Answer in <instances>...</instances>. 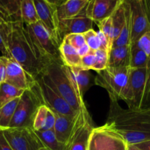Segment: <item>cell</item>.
Returning <instances> with one entry per match:
<instances>
[{
	"instance_id": "cell-1",
	"label": "cell",
	"mask_w": 150,
	"mask_h": 150,
	"mask_svg": "<svg viewBox=\"0 0 150 150\" xmlns=\"http://www.w3.org/2000/svg\"><path fill=\"white\" fill-rule=\"evenodd\" d=\"M4 40L9 53V58L18 63L35 79L40 76L49 62L40 55L32 42L26 25L21 19L1 23Z\"/></svg>"
},
{
	"instance_id": "cell-2",
	"label": "cell",
	"mask_w": 150,
	"mask_h": 150,
	"mask_svg": "<svg viewBox=\"0 0 150 150\" xmlns=\"http://www.w3.org/2000/svg\"><path fill=\"white\" fill-rule=\"evenodd\" d=\"M105 124L123 138L127 144H137L150 140V108L133 109L120 106L119 101L110 100Z\"/></svg>"
},
{
	"instance_id": "cell-3",
	"label": "cell",
	"mask_w": 150,
	"mask_h": 150,
	"mask_svg": "<svg viewBox=\"0 0 150 150\" xmlns=\"http://www.w3.org/2000/svg\"><path fill=\"white\" fill-rule=\"evenodd\" d=\"M129 67H107L98 73L94 79V83L101 86L108 92L110 100H123L127 104L131 102Z\"/></svg>"
},
{
	"instance_id": "cell-4",
	"label": "cell",
	"mask_w": 150,
	"mask_h": 150,
	"mask_svg": "<svg viewBox=\"0 0 150 150\" xmlns=\"http://www.w3.org/2000/svg\"><path fill=\"white\" fill-rule=\"evenodd\" d=\"M43 73L49 78L59 93L76 113L86 109L83 99L79 96L75 89L62 63L51 62Z\"/></svg>"
},
{
	"instance_id": "cell-5",
	"label": "cell",
	"mask_w": 150,
	"mask_h": 150,
	"mask_svg": "<svg viewBox=\"0 0 150 150\" xmlns=\"http://www.w3.org/2000/svg\"><path fill=\"white\" fill-rule=\"evenodd\" d=\"M43 105L35 89L25 90L18 103L8 128H32L34 118L38 108Z\"/></svg>"
},
{
	"instance_id": "cell-6",
	"label": "cell",
	"mask_w": 150,
	"mask_h": 150,
	"mask_svg": "<svg viewBox=\"0 0 150 150\" xmlns=\"http://www.w3.org/2000/svg\"><path fill=\"white\" fill-rule=\"evenodd\" d=\"M35 89L42 104L56 114L70 117H74L78 114L59 93L49 78L44 73L36 79Z\"/></svg>"
},
{
	"instance_id": "cell-7",
	"label": "cell",
	"mask_w": 150,
	"mask_h": 150,
	"mask_svg": "<svg viewBox=\"0 0 150 150\" xmlns=\"http://www.w3.org/2000/svg\"><path fill=\"white\" fill-rule=\"evenodd\" d=\"M131 102L129 108L146 109L150 108V64L144 68L130 70Z\"/></svg>"
},
{
	"instance_id": "cell-8",
	"label": "cell",
	"mask_w": 150,
	"mask_h": 150,
	"mask_svg": "<svg viewBox=\"0 0 150 150\" xmlns=\"http://www.w3.org/2000/svg\"><path fill=\"white\" fill-rule=\"evenodd\" d=\"M26 28L37 49L45 59L49 62L62 63L59 51L60 45L40 22L26 25Z\"/></svg>"
},
{
	"instance_id": "cell-9",
	"label": "cell",
	"mask_w": 150,
	"mask_h": 150,
	"mask_svg": "<svg viewBox=\"0 0 150 150\" xmlns=\"http://www.w3.org/2000/svg\"><path fill=\"white\" fill-rule=\"evenodd\" d=\"M130 8V44L150 31V0H125Z\"/></svg>"
},
{
	"instance_id": "cell-10",
	"label": "cell",
	"mask_w": 150,
	"mask_h": 150,
	"mask_svg": "<svg viewBox=\"0 0 150 150\" xmlns=\"http://www.w3.org/2000/svg\"><path fill=\"white\" fill-rule=\"evenodd\" d=\"M127 143L106 124L92 130L86 150H126Z\"/></svg>"
},
{
	"instance_id": "cell-11",
	"label": "cell",
	"mask_w": 150,
	"mask_h": 150,
	"mask_svg": "<svg viewBox=\"0 0 150 150\" xmlns=\"http://www.w3.org/2000/svg\"><path fill=\"white\" fill-rule=\"evenodd\" d=\"M95 127L87 108L79 112L76 123L64 150H86L89 136Z\"/></svg>"
},
{
	"instance_id": "cell-12",
	"label": "cell",
	"mask_w": 150,
	"mask_h": 150,
	"mask_svg": "<svg viewBox=\"0 0 150 150\" xmlns=\"http://www.w3.org/2000/svg\"><path fill=\"white\" fill-rule=\"evenodd\" d=\"M2 131L13 150H40L44 147L32 128H7Z\"/></svg>"
},
{
	"instance_id": "cell-13",
	"label": "cell",
	"mask_w": 150,
	"mask_h": 150,
	"mask_svg": "<svg viewBox=\"0 0 150 150\" xmlns=\"http://www.w3.org/2000/svg\"><path fill=\"white\" fill-rule=\"evenodd\" d=\"M6 67L5 82L23 90L32 89L36 83V79L29 75L20 64L13 59L1 56Z\"/></svg>"
},
{
	"instance_id": "cell-14",
	"label": "cell",
	"mask_w": 150,
	"mask_h": 150,
	"mask_svg": "<svg viewBox=\"0 0 150 150\" xmlns=\"http://www.w3.org/2000/svg\"><path fill=\"white\" fill-rule=\"evenodd\" d=\"M85 8L74 17L59 20L58 33L61 42L67 35L83 34L93 29L94 21L86 15Z\"/></svg>"
},
{
	"instance_id": "cell-15",
	"label": "cell",
	"mask_w": 150,
	"mask_h": 150,
	"mask_svg": "<svg viewBox=\"0 0 150 150\" xmlns=\"http://www.w3.org/2000/svg\"><path fill=\"white\" fill-rule=\"evenodd\" d=\"M34 4L39 21L60 45L62 42L58 33L59 18L57 16V7L50 4L45 0H34Z\"/></svg>"
},
{
	"instance_id": "cell-16",
	"label": "cell",
	"mask_w": 150,
	"mask_h": 150,
	"mask_svg": "<svg viewBox=\"0 0 150 150\" xmlns=\"http://www.w3.org/2000/svg\"><path fill=\"white\" fill-rule=\"evenodd\" d=\"M122 3L121 0H89L85 8L86 13L94 23H98L111 17Z\"/></svg>"
},
{
	"instance_id": "cell-17",
	"label": "cell",
	"mask_w": 150,
	"mask_h": 150,
	"mask_svg": "<svg viewBox=\"0 0 150 150\" xmlns=\"http://www.w3.org/2000/svg\"><path fill=\"white\" fill-rule=\"evenodd\" d=\"M64 67L78 94L83 99L85 92L92 86V82L94 83V81H92V74L89 70L80 67H70L66 65H64Z\"/></svg>"
},
{
	"instance_id": "cell-18",
	"label": "cell",
	"mask_w": 150,
	"mask_h": 150,
	"mask_svg": "<svg viewBox=\"0 0 150 150\" xmlns=\"http://www.w3.org/2000/svg\"><path fill=\"white\" fill-rule=\"evenodd\" d=\"M55 114V123H54V130L57 139L62 143L65 144L70 136L73 127L76 123L78 113L74 117L67 115Z\"/></svg>"
},
{
	"instance_id": "cell-19",
	"label": "cell",
	"mask_w": 150,
	"mask_h": 150,
	"mask_svg": "<svg viewBox=\"0 0 150 150\" xmlns=\"http://www.w3.org/2000/svg\"><path fill=\"white\" fill-rule=\"evenodd\" d=\"M55 114L45 105L38 108L34 118L32 129L35 131L53 130L55 123Z\"/></svg>"
},
{
	"instance_id": "cell-20",
	"label": "cell",
	"mask_w": 150,
	"mask_h": 150,
	"mask_svg": "<svg viewBox=\"0 0 150 150\" xmlns=\"http://www.w3.org/2000/svg\"><path fill=\"white\" fill-rule=\"evenodd\" d=\"M130 45L112 47L108 52V66L109 67H130Z\"/></svg>"
},
{
	"instance_id": "cell-21",
	"label": "cell",
	"mask_w": 150,
	"mask_h": 150,
	"mask_svg": "<svg viewBox=\"0 0 150 150\" xmlns=\"http://www.w3.org/2000/svg\"><path fill=\"white\" fill-rule=\"evenodd\" d=\"M89 1V0H68L61 6L57 7L59 20L77 16L85 8Z\"/></svg>"
},
{
	"instance_id": "cell-22",
	"label": "cell",
	"mask_w": 150,
	"mask_h": 150,
	"mask_svg": "<svg viewBox=\"0 0 150 150\" xmlns=\"http://www.w3.org/2000/svg\"><path fill=\"white\" fill-rule=\"evenodd\" d=\"M59 51L63 64L70 67H81V57L77 50L71 46L66 40H63L60 44Z\"/></svg>"
},
{
	"instance_id": "cell-23",
	"label": "cell",
	"mask_w": 150,
	"mask_h": 150,
	"mask_svg": "<svg viewBox=\"0 0 150 150\" xmlns=\"http://www.w3.org/2000/svg\"><path fill=\"white\" fill-rule=\"evenodd\" d=\"M21 0H0V17L5 21L20 19Z\"/></svg>"
},
{
	"instance_id": "cell-24",
	"label": "cell",
	"mask_w": 150,
	"mask_h": 150,
	"mask_svg": "<svg viewBox=\"0 0 150 150\" xmlns=\"http://www.w3.org/2000/svg\"><path fill=\"white\" fill-rule=\"evenodd\" d=\"M125 10V22L119 36L113 41L112 47L125 46L130 45V36H131V22H130V8L125 1H123ZM111 47V48H112Z\"/></svg>"
},
{
	"instance_id": "cell-25",
	"label": "cell",
	"mask_w": 150,
	"mask_h": 150,
	"mask_svg": "<svg viewBox=\"0 0 150 150\" xmlns=\"http://www.w3.org/2000/svg\"><path fill=\"white\" fill-rule=\"evenodd\" d=\"M150 64V59L144 51L138 45L137 42L130 44V68H144Z\"/></svg>"
},
{
	"instance_id": "cell-26",
	"label": "cell",
	"mask_w": 150,
	"mask_h": 150,
	"mask_svg": "<svg viewBox=\"0 0 150 150\" xmlns=\"http://www.w3.org/2000/svg\"><path fill=\"white\" fill-rule=\"evenodd\" d=\"M20 17L25 25H30L39 21L34 0H21L20 3Z\"/></svg>"
},
{
	"instance_id": "cell-27",
	"label": "cell",
	"mask_w": 150,
	"mask_h": 150,
	"mask_svg": "<svg viewBox=\"0 0 150 150\" xmlns=\"http://www.w3.org/2000/svg\"><path fill=\"white\" fill-rule=\"evenodd\" d=\"M35 133L43 144L44 147L49 150H64L65 144L57 139L53 130L35 131Z\"/></svg>"
},
{
	"instance_id": "cell-28",
	"label": "cell",
	"mask_w": 150,
	"mask_h": 150,
	"mask_svg": "<svg viewBox=\"0 0 150 150\" xmlns=\"http://www.w3.org/2000/svg\"><path fill=\"white\" fill-rule=\"evenodd\" d=\"M25 90L4 82L0 84V108L16 98H20Z\"/></svg>"
},
{
	"instance_id": "cell-29",
	"label": "cell",
	"mask_w": 150,
	"mask_h": 150,
	"mask_svg": "<svg viewBox=\"0 0 150 150\" xmlns=\"http://www.w3.org/2000/svg\"><path fill=\"white\" fill-rule=\"evenodd\" d=\"M18 100L19 98H16L0 108V130H4L9 127Z\"/></svg>"
},
{
	"instance_id": "cell-30",
	"label": "cell",
	"mask_w": 150,
	"mask_h": 150,
	"mask_svg": "<svg viewBox=\"0 0 150 150\" xmlns=\"http://www.w3.org/2000/svg\"><path fill=\"white\" fill-rule=\"evenodd\" d=\"M113 26V41L119 36L125 22V10L123 2L111 16Z\"/></svg>"
},
{
	"instance_id": "cell-31",
	"label": "cell",
	"mask_w": 150,
	"mask_h": 150,
	"mask_svg": "<svg viewBox=\"0 0 150 150\" xmlns=\"http://www.w3.org/2000/svg\"><path fill=\"white\" fill-rule=\"evenodd\" d=\"M95 62L92 67V70L96 71L97 73H100L105 70L108 66V51L102 48H99L95 51Z\"/></svg>"
},
{
	"instance_id": "cell-32",
	"label": "cell",
	"mask_w": 150,
	"mask_h": 150,
	"mask_svg": "<svg viewBox=\"0 0 150 150\" xmlns=\"http://www.w3.org/2000/svg\"><path fill=\"white\" fill-rule=\"evenodd\" d=\"M99 27V31L102 32L107 38L109 41L110 44L112 47L113 43V26H112V19L111 17L106 18L101 21L96 23Z\"/></svg>"
},
{
	"instance_id": "cell-33",
	"label": "cell",
	"mask_w": 150,
	"mask_h": 150,
	"mask_svg": "<svg viewBox=\"0 0 150 150\" xmlns=\"http://www.w3.org/2000/svg\"><path fill=\"white\" fill-rule=\"evenodd\" d=\"M84 37L85 42L86 45L89 46L91 51H96L100 48V42L98 38V32L94 30L93 29L87 31L83 34Z\"/></svg>"
},
{
	"instance_id": "cell-34",
	"label": "cell",
	"mask_w": 150,
	"mask_h": 150,
	"mask_svg": "<svg viewBox=\"0 0 150 150\" xmlns=\"http://www.w3.org/2000/svg\"><path fill=\"white\" fill-rule=\"evenodd\" d=\"M64 39L66 40L68 43L76 50H79L86 44L83 34H71L67 35Z\"/></svg>"
},
{
	"instance_id": "cell-35",
	"label": "cell",
	"mask_w": 150,
	"mask_h": 150,
	"mask_svg": "<svg viewBox=\"0 0 150 150\" xmlns=\"http://www.w3.org/2000/svg\"><path fill=\"white\" fill-rule=\"evenodd\" d=\"M95 62V51H90L86 55L83 56L81 59V67L85 70H92Z\"/></svg>"
},
{
	"instance_id": "cell-36",
	"label": "cell",
	"mask_w": 150,
	"mask_h": 150,
	"mask_svg": "<svg viewBox=\"0 0 150 150\" xmlns=\"http://www.w3.org/2000/svg\"><path fill=\"white\" fill-rule=\"evenodd\" d=\"M136 42L150 59V31L144 34Z\"/></svg>"
},
{
	"instance_id": "cell-37",
	"label": "cell",
	"mask_w": 150,
	"mask_h": 150,
	"mask_svg": "<svg viewBox=\"0 0 150 150\" xmlns=\"http://www.w3.org/2000/svg\"><path fill=\"white\" fill-rule=\"evenodd\" d=\"M0 51L2 54V56L9 58L8 50H7L5 40H4V35H3L2 30H1V24H0Z\"/></svg>"
},
{
	"instance_id": "cell-38",
	"label": "cell",
	"mask_w": 150,
	"mask_h": 150,
	"mask_svg": "<svg viewBox=\"0 0 150 150\" xmlns=\"http://www.w3.org/2000/svg\"><path fill=\"white\" fill-rule=\"evenodd\" d=\"M0 150H13L4 137L2 130H0Z\"/></svg>"
},
{
	"instance_id": "cell-39",
	"label": "cell",
	"mask_w": 150,
	"mask_h": 150,
	"mask_svg": "<svg viewBox=\"0 0 150 150\" xmlns=\"http://www.w3.org/2000/svg\"><path fill=\"white\" fill-rule=\"evenodd\" d=\"M6 79V67L4 61L0 57V84L5 82Z\"/></svg>"
},
{
	"instance_id": "cell-40",
	"label": "cell",
	"mask_w": 150,
	"mask_h": 150,
	"mask_svg": "<svg viewBox=\"0 0 150 150\" xmlns=\"http://www.w3.org/2000/svg\"><path fill=\"white\" fill-rule=\"evenodd\" d=\"M90 51H91L90 48H89V46H88L86 44V45H83V47H81V48H79V50H77L78 53H79V54L80 55L81 57H83V56H85V55H86V54H87L88 53H89Z\"/></svg>"
},
{
	"instance_id": "cell-41",
	"label": "cell",
	"mask_w": 150,
	"mask_h": 150,
	"mask_svg": "<svg viewBox=\"0 0 150 150\" xmlns=\"http://www.w3.org/2000/svg\"><path fill=\"white\" fill-rule=\"evenodd\" d=\"M142 150H150V140L135 144Z\"/></svg>"
},
{
	"instance_id": "cell-42",
	"label": "cell",
	"mask_w": 150,
	"mask_h": 150,
	"mask_svg": "<svg viewBox=\"0 0 150 150\" xmlns=\"http://www.w3.org/2000/svg\"><path fill=\"white\" fill-rule=\"evenodd\" d=\"M45 1H48L50 4H53V5L56 6V7H59V6H61L62 4L65 3L68 0H45Z\"/></svg>"
},
{
	"instance_id": "cell-43",
	"label": "cell",
	"mask_w": 150,
	"mask_h": 150,
	"mask_svg": "<svg viewBox=\"0 0 150 150\" xmlns=\"http://www.w3.org/2000/svg\"><path fill=\"white\" fill-rule=\"evenodd\" d=\"M126 150H142L139 149L138 146H136L135 144H127V149Z\"/></svg>"
},
{
	"instance_id": "cell-44",
	"label": "cell",
	"mask_w": 150,
	"mask_h": 150,
	"mask_svg": "<svg viewBox=\"0 0 150 150\" xmlns=\"http://www.w3.org/2000/svg\"><path fill=\"white\" fill-rule=\"evenodd\" d=\"M40 150H49V149H47V148H45V147H43V148H42V149H40Z\"/></svg>"
},
{
	"instance_id": "cell-45",
	"label": "cell",
	"mask_w": 150,
	"mask_h": 150,
	"mask_svg": "<svg viewBox=\"0 0 150 150\" xmlns=\"http://www.w3.org/2000/svg\"><path fill=\"white\" fill-rule=\"evenodd\" d=\"M4 21V20H3V19H2V18H1V17H0V24H1V22H2V21Z\"/></svg>"
},
{
	"instance_id": "cell-46",
	"label": "cell",
	"mask_w": 150,
	"mask_h": 150,
	"mask_svg": "<svg viewBox=\"0 0 150 150\" xmlns=\"http://www.w3.org/2000/svg\"><path fill=\"white\" fill-rule=\"evenodd\" d=\"M121 1H122V2H123V1H125V0H121Z\"/></svg>"
}]
</instances>
